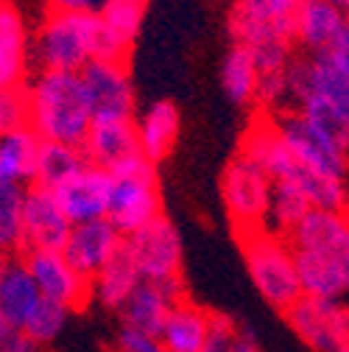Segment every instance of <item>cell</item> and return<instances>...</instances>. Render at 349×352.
<instances>
[{
	"mask_svg": "<svg viewBox=\"0 0 349 352\" xmlns=\"http://www.w3.org/2000/svg\"><path fill=\"white\" fill-rule=\"evenodd\" d=\"M28 126L42 140L81 146L90 135L93 115L84 98L78 73L65 70H36L25 81Z\"/></svg>",
	"mask_w": 349,
	"mask_h": 352,
	"instance_id": "cell-1",
	"label": "cell"
},
{
	"mask_svg": "<svg viewBox=\"0 0 349 352\" xmlns=\"http://www.w3.org/2000/svg\"><path fill=\"white\" fill-rule=\"evenodd\" d=\"M31 59L36 70L81 73L93 59H101L98 14L48 12L31 39Z\"/></svg>",
	"mask_w": 349,
	"mask_h": 352,
	"instance_id": "cell-2",
	"label": "cell"
},
{
	"mask_svg": "<svg viewBox=\"0 0 349 352\" xmlns=\"http://www.w3.org/2000/svg\"><path fill=\"white\" fill-rule=\"evenodd\" d=\"M238 243L249 280L254 283V291L263 296L269 307L285 314L302 296L291 241L271 230H251V232H240Z\"/></svg>",
	"mask_w": 349,
	"mask_h": 352,
	"instance_id": "cell-3",
	"label": "cell"
},
{
	"mask_svg": "<svg viewBox=\"0 0 349 352\" xmlns=\"http://www.w3.org/2000/svg\"><path fill=\"white\" fill-rule=\"evenodd\" d=\"M109 207L106 218L117 227V232L126 238L154 218L162 215V199H159V182L154 173V162L146 157H135L117 170L109 173Z\"/></svg>",
	"mask_w": 349,
	"mask_h": 352,
	"instance_id": "cell-4",
	"label": "cell"
},
{
	"mask_svg": "<svg viewBox=\"0 0 349 352\" xmlns=\"http://www.w3.org/2000/svg\"><path fill=\"white\" fill-rule=\"evenodd\" d=\"M274 179L251 157L238 151L221 173V199L235 232L269 230Z\"/></svg>",
	"mask_w": 349,
	"mask_h": 352,
	"instance_id": "cell-5",
	"label": "cell"
},
{
	"mask_svg": "<svg viewBox=\"0 0 349 352\" xmlns=\"http://www.w3.org/2000/svg\"><path fill=\"white\" fill-rule=\"evenodd\" d=\"M304 0H232L229 34L238 45L257 42H296V17Z\"/></svg>",
	"mask_w": 349,
	"mask_h": 352,
	"instance_id": "cell-6",
	"label": "cell"
},
{
	"mask_svg": "<svg viewBox=\"0 0 349 352\" xmlns=\"http://www.w3.org/2000/svg\"><path fill=\"white\" fill-rule=\"evenodd\" d=\"M78 76L93 123L135 118V84L123 59H93Z\"/></svg>",
	"mask_w": 349,
	"mask_h": 352,
	"instance_id": "cell-7",
	"label": "cell"
},
{
	"mask_svg": "<svg viewBox=\"0 0 349 352\" xmlns=\"http://www.w3.org/2000/svg\"><path fill=\"white\" fill-rule=\"evenodd\" d=\"M274 126L282 135L285 146L293 151V157L308 165L319 173H327V176H338V179H346V170H349V151L341 148L330 135L311 123L302 112L296 109H282V112H274Z\"/></svg>",
	"mask_w": 349,
	"mask_h": 352,
	"instance_id": "cell-8",
	"label": "cell"
},
{
	"mask_svg": "<svg viewBox=\"0 0 349 352\" xmlns=\"http://www.w3.org/2000/svg\"><path fill=\"white\" fill-rule=\"evenodd\" d=\"M282 316L293 336L313 352H335L349 344V305L344 299H316L302 294Z\"/></svg>",
	"mask_w": 349,
	"mask_h": 352,
	"instance_id": "cell-9",
	"label": "cell"
},
{
	"mask_svg": "<svg viewBox=\"0 0 349 352\" xmlns=\"http://www.w3.org/2000/svg\"><path fill=\"white\" fill-rule=\"evenodd\" d=\"M143 280H173L182 277V235L170 218L159 215L143 230L123 238Z\"/></svg>",
	"mask_w": 349,
	"mask_h": 352,
	"instance_id": "cell-10",
	"label": "cell"
},
{
	"mask_svg": "<svg viewBox=\"0 0 349 352\" xmlns=\"http://www.w3.org/2000/svg\"><path fill=\"white\" fill-rule=\"evenodd\" d=\"M23 260L42 296L70 307L73 314L93 302V280H87L78 269H73V263L65 257L62 249H34L25 252Z\"/></svg>",
	"mask_w": 349,
	"mask_h": 352,
	"instance_id": "cell-11",
	"label": "cell"
},
{
	"mask_svg": "<svg viewBox=\"0 0 349 352\" xmlns=\"http://www.w3.org/2000/svg\"><path fill=\"white\" fill-rule=\"evenodd\" d=\"M73 221L65 215L54 190L28 185L23 207V249H65Z\"/></svg>",
	"mask_w": 349,
	"mask_h": 352,
	"instance_id": "cell-12",
	"label": "cell"
},
{
	"mask_svg": "<svg viewBox=\"0 0 349 352\" xmlns=\"http://www.w3.org/2000/svg\"><path fill=\"white\" fill-rule=\"evenodd\" d=\"M182 299H188L182 277H173V280H143L137 285V291L128 296V302L123 305L120 319H123L126 327H135V330H143V333L159 338L170 311Z\"/></svg>",
	"mask_w": 349,
	"mask_h": 352,
	"instance_id": "cell-13",
	"label": "cell"
},
{
	"mask_svg": "<svg viewBox=\"0 0 349 352\" xmlns=\"http://www.w3.org/2000/svg\"><path fill=\"white\" fill-rule=\"evenodd\" d=\"M109 182L112 176L109 170L87 162L84 168H78L67 182H62L54 196L62 204L65 215L73 224H84V221H95V218H106V207H109Z\"/></svg>",
	"mask_w": 349,
	"mask_h": 352,
	"instance_id": "cell-14",
	"label": "cell"
},
{
	"mask_svg": "<svg viewBox=\"0 0 349 352\" xmlns=\"http://www.w3.org/2000/svg\"><path fill=\"white\" fill-rule=\"evenodd\" d=\"M123 235L109 218H95V221L73 224L67 243H65V257L73 263L87 280H93L106 263L120 252Z\"/></svg>",
	"mask_w": 349,
	"mask_h": 352,
	"instance_id": "cell-15",
	"label": "cell"
},
{
	"mask_svg": "<svg viewBox=\"0 0 349 352\" xmlns=\"http://www.w3.org/2000/svg\"><path fill=\"white\" fill-rule=\"evenodd\" d=\"M31 34L14 0H0V90H20L28 81Z\"/></svg>",
	"mask_w": 349,
	"mask_h": 352,
	"instance_id": "cell-16",
	"label": "cell"
},
{
	"mask_svg": "<svg viewBox=\"0 0 349 352\" xmlns=\"http://www.w3.org/2000/svg\"><path fill=\"white\" fill-rule=\"evenodd\" d=\"M87 162H93L104 170H117L128 160L143 157L140 151V138H137V126L135 120H104L93 123L90 135L81 143Z\"/></svg>",
	"mask_w": 349,
	"mask_h": 352,
	"instance_id": "cell-17",
	"label": "cell"
},
{
	"mask_svg": "<svg viewBox=\"0 0 349 352\" xmlns=\"http://www.w3.org/2000/svg\"><path fill=\"white\" fill-rule=\"evenodd\" d=\"M148 0H106L101 20V59H123L143 28Z\"/></svg>",
	"mask_w": 349,
	"mask_h": 352,
	"instance_id": "cell-18",
	"label": "cell"
},
{
	"mask_svg": "<svg viewBox=\"0 0 349 352\" xmlns=\"http://www.w3.org/2000/svg\"><path fill=\"white\" fill-rule=\"evenodd\" d=\"M137 138H140V151L148 162H162L170 157L173 146L179 140L182 131V115L173 101H154L148 104L140 118H137Z\"/></svg>",
	"mask_w": 349,
	"mask_h": 352,
	"instance_id": "cell-19",
	"label": "cell"
},
{
	"mask_svg": "<svg viewBox=\"0 0 349 352\" xmlns=\"http://www.w3.org/2000/svg\"><path fill=\"white\" fill-rule=\"evenodd\" d=\"M293 257H296V274L304 296L346 299L349 280L341 260L322 252H311V249H293Z\"/></svg>",
	"mask_w": 349,
	"mask_h": 352,
	"instance_id": "cell-20",
	"label": "cell"
},
{
	"mask_svg": "<svg viewBox=\"0 0 349 352\" xmlns=\"http://www.w3.org/2000/svg\"><path fill=\"white\" fill-rule=\"evenodd\" d=\"M346 14L327 0H304L296 17V42L304 54H327L346 25Z\"/></svg>",
	"mask_w": 349,
	"mask_h": 352,
	"instance_id": "cell-21",
	"label": "cell"
},
{
	"mask_svg": "<svg viewBox=\"0 0 349 352\" xmlns=\"http://www.w3.org/2000/svg\"><path fill=\"white\" fill-rule=\"evenodd\" d=\"M210 324H212L210 311H204L201 305L190 299H182L170 311L159 341L165 352H204L210 341Z\"/></svg>",
	"mask_w": 349,
	"mask_h": 352,
	"instance_id": "cell-22",
	"label": "cell"
},
{
	"mask_svg": "<svg viewBox=\"0 0 349 352\" xmlns=\"http://www.w3.org/2000/svg\"><path fill=\"white\" fill-rule=\"evenodd\" d=\"M39 146H42V138L28 123L3 131L0 135V182L28 188L34 182Z\"/></svg>",
	"mask_w": 349,
	"mask_h": 352,
	"instance_id": "cell-23",
	"label": "cell"
},
{
	"mask_svg": "<svg viewBox=\"0 0 349 352\" xmlns=\"http://www.w3.org/2000/svg\"><path fill=\"white\" fill-rule=\"evenodd\" d=\"M140 283H143V277L135 266L132 254L126 252V246H120V252L93 277V302H98L106 311L120 314L123 305L137 291Z\"/></svg>",
	"mask_w": 349,
	"mask_h": 352,
	"instance_id": "cell-24",
	"label": "cell"
},
{
	"mask_svg": "<svg viewBox=\"0 0 349 352\" xmlns=\"http://www.w3.org/2000/svg\"><path fill=\"white\" fill-rule=\"evenodd\" d=\"M42 302V291L31 277L25 260H9V266L0 277V314H3L14 327L23 330L34 307Z\"/></svg>",
	"mask_w": 349,
	"mask_h": 352,
	"instance_id": "cell-25",
	"label": "cell"
},
{
	"mask_svg": "<svg viewBox=\"0 0 349 352\" xmlns=\"http://www.w3.org/2000/svg\"><path fill=\"white\" fill-rule=\"evenodd\" d=\"M257 81H260V70L254 65L251 51L246 45L232 42V48L224 54V62H221L224 96L238 107H249L257 98Z\"/></svg>",
	"mask_w": 349,
	"mask_h": 352,
	"instance_id": "cell-26",
	"label": "cell"
},
{
	"mask_svg": "<svg viewBox=\"0 0 349 352\" xmlns=\"http://www.w3.org/2000/svg\"><path fill=\"white\" fill-rule=\"evenodd\" d=\"M87 165V154L81 146L73 143H51L42 140L39 157H36V170H34V182L39 188L56 190L62 182H67L70 176Z\"/></svg>",
	"mask_w": 349,
	"mask_h": 352,
	"instance_id": "cell-27",
	"label": "cell"
},
{
	"mask_svg": "<svg viewBox=\"0 0 349 352\" xmlns=\"http://www.w3.org/2000/svg\"><path fill=\"white\" fill-rule=\"evenodd\" d=\"M311 210H313V204H311L308 196L302 193L299 185H293V182H274L271 212H269V230L288 238L291 230H293Z\"/></svg>",
	"mask_w": 349,
	"mask_h": 352,
	"instance_id": "cell-28",
	"label": "cell"
},
{
	"mask_svg": "<svg viewBox=\"0 0 349 352\" xmlns=\"http://www.w3.org/2000/svg\"><path fill=\"white\" fill-rule=\"evenodd\" d=\"M23 207L25 185L0 182V252L23 249Z\"/></svg>",
	"mask_w": 349,
	"mask_h": 352,
	"instance_id": "cell-29",
	"label": "cell"
},
{
	"mask_svg": "<svg viewBox=\"0 0 349 352\" xmlns=\"http://www.w3.org/2000/svg\"><path fill=\"white\" fill-rule=\"evenodd\" d=\"M207 349L210 352H260V344L249 324L227 314H212Z\"/></svg>",
	"mask_w": 349,
	"mask_h": 352,
	"instance_id": "cell-30",
	"label": "cell"
},
{
	"mask_svg": "<svg viewBox=\"0 0 349 352\" xmlns=\"http://www.w3.org/2000/svg\"><path fill=\"white\" fill-rule=\"evenodd\" d=\"M70 314H73L70 307H65V305H59L48 296H42V302L34 307V314L23 324V333L31 336L39 346H48L65 333V327L70 322Z\"/></svg>",
	"mask_w": 349,
	"mask_h": 352,
	"instance_id": "cell-31",
	"label": "cell"
},
{
	"mask_svg": "<svg viewBox=\"0 0 349 352\" xmlns=\"http://www.w3.org/2000/svg\"><path fill=\"white\" fill-rule=\"evenodd\" d=\"M23 123H28L25 90H0V135Z\"/></svg>",
	"mask_w": 349,
	"mask_h": 352,
	"instance_id": "cell-32",
	"label": "cell"
},
{
	"mask_svg": "<svg viewBox=\"0 0 349 352\" xmlns=\"http://www.w3.org/2000/svg\"><path fill=\"white\" fill-rule=\"evenodd\" d=\"M115 346L123 349V352H165V346H162V341L157 336H148L143 330L126 327V324H120Z\"/></svg>",
	"mask_w": 349,
	"mask_h": 352,
	"instance_id": "cell-33",
	"label": "cell"
},
{
	"mask_svg": "<svg viewBox=\"0 0 349 352\" xmlns=\"http://www.w3.org/2000/svg\"><path fill=\"white\" fill-rule=\"evenodd\" d=\"M0 352H42V346L20 327H12L9 333L0 336Z\"/></svg>",
	"mask_w": 349,
	"mask_h": 352,
	"instance_id": "cell-34",
	"label": "cell"
},
{
	"mask_svg": "<svg viewBox=\"0 0 349 352\" xmlns=\"http://www.w3.org/2000/svg\"><path fill=\"white\" fill-rule=\"evenodd\" d=\"M51 12H78V14H98L106 0H45Z\"/></svg>",
	"mask_w": 349,
	"mask_h": 352,
	"instance_id": "cell-35",
	"label": "cell"
},
{
	"mask_svg": "<svg viewBox=\"0 0 349 352\" xmlns=\"http://www.w3.org/2000/svg\"><path fill=\"white\" fill-rule=\"evenodd\" d=\"M346 73H349V20H346V25H344V31H341V36L335 39V45L327 51Z\"/></svg>",
	"mask_w": 349,
	"mask_h": 352,
	"instance_id": "cell-36",
	"label": "cell"
},
{
	"mask_svg": "<svg viewBox=\"0 0 349 352\" xmlns=\"http://www.w3.org/2000/svg\"><path fill=\"white\" fill-rule=\"evenodd\" d=\"M327 3H333L335 9H341V12L349 17V0H327Z\"/></svg>",
	"mask_w": 349,
	"mask_h": 352,
	"instance_id": "cell-37",
	"label": "cell"
},
{
	"mask_svg": "<svg viewBox=\"0 0 349 352\" xmlns=\"http://www.w3.org/2000/svg\"><path fill=\"white\" fill-rule=\"evenodd\" d=\"M9 252H0V277H3V272H6V266H9Z\"/></svg>",
	"mask_w": 349,
	"mask_h": 352,
	"instance_id": "cell-38",
	"label": "cell"
},
{
	"mask_svg": "<svg viewBox=\"0 0 349 352\" xmlns=\"http://www.w3.org/2000/svg\"><path fill=\"white\" fill-rule=\"evenodd\" d=\"M335 352H349V344H344V346H338Z\"/></svg>",
	"mask_w": 349,
	"mask_h": 352,
	"instance_id": "cell-39",
	"label": "cell"
},
{
	"mask_svg": "<svg viewBox=\"0 0 349 352\" xmlns=\"http://www.w3.org/2000/svg\"><path fill=\"white\" fill-rule=\"evenodd\" d=\"M106 352H123V349H117V346H112V349H106Z\"/></svg>",
	"mask_w": 349,
	"mask_h": 352,
	"instance_id": "cell-40",
	"label": "cell"
},
{
	"mask_svg": "<svg viewBox=\"0 0 349 352\" xmlns=\"http://www.w3.org/2000/svg\"><path fill=\"white\" fill-rule=\"evenodd\" d=\"M204 352H210V349H204Z\"/></svg>",
	"mask_w": 349,
	"mask_h": 352,
	"instance_id": "cell-41",
	"label": "cell"
}]
</instances>
